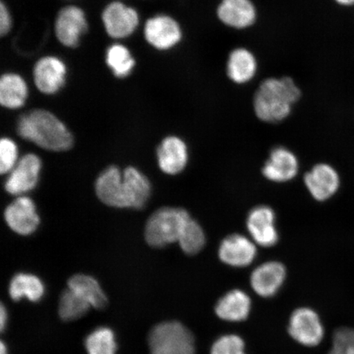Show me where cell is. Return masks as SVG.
Masks as SVG:
<instances>
[{"label": "cell", "instance_id": "obj_1", "mask_svg": "<svg viewBox=\"0 0 354 354\" xmlns=\"http://www.w3.org/2000/svg\"><path fill=\"white\" fill-rule=\"evenodd\" d=\"M16 131L21 139L48 151H68L74 144L68 126L46 108H33L21 113L17 119Z\"/></svg>", "mask_w": 354, "mask_h": 354}, {"label": "cell", "instance_id": "obj_2", "mask_svg": "<svg viewBox=\"0 0 354 354\" xmlns=\"http://www.w3.org/2000/svg\"><path fill=\"white\" fill-rule=\"evenodd\" d=\"M301 98L302 91L293 78L287 76L265 78L259 82L254 95L256 117L269 125L285 122Z\"/></svg>", "mask_w": 354, "mask_h": 354}, {"label": "cell", "instance_id": "obj_3", "mask_svg": "<svg viewBox=\"0 0 354 354\" xmlns=\"http://www.w3.org/2000/svg\"><path fill=\"white\" fill-rule=\"evenodd\" d=\"M144 39L158 54H168L183 43L185 33L183 24L174 15L157 12L144 24Z\"/></svg>", "mask_w": 354, "mask_h": 354}, {"label": "cell", "instance_id": "obj_4", "mask_svg": "<svg viewBox=\"0 0 354 354\" xmlns=\"http://www.w3.org/2000/svg\"><path fill=\"white\" fill-rule=\"evenodd\" d=\"M150 354H196V340L179 322L158 323L148 335Z\"/></svg>", "mask_w": 354, "mask_h": 354}, {"label": "cell", "instance_id": "obj_5", "mask_svg": "<svg viewBox=\"0 0 354 354\" xmlns=\"http://www.w3.org/2000/svg\"><path fill=\"white\" fill-rule=\"evenodd\" d=\"M190 216L179 207H165L154 212L145 225V240L150 246L163 248L178 241Z\"/></svg>", "mask_w": 354, "mask_h": 354}, {"label": "cell", "instance_id": "obj_6", "mask_svg": "<svg viewBox=\"0 0 354 354\" xmlns=\"http://www.w3.org/2000/svg\"><path fill=\"white\" fill-rule=\"evenodd\" d=\"M100 19L106 35L118 42L131 38L140 25L138 10L122 0H113L106 4Z\"/></svg>", "mask_w": 354, "mask_h": 354}, {"label": "cell", "instance_id": "obj_7", "mask_svg": "<svg viewBox=\"0 0 354 354\" xmlns=\"http://www.w3.org/2000/svg\"><path fill=\"white\" fill-rule=\"evenodd\" d=\"M90 24L84 8L77 4L69 3L56 13L54 33L57 41L70 50L77 48L88 32Z\"/></svg>", "mask_w": 354, "mask_h": 354}, {"label": "cell", "instance_id": "obj_8", "mask_svg": "<svg viewBox=\"0 0 354 354\" xmlns=\"http://www.w3.org/2000/svg\"><path fill=\"white\" fill-rule=\"evenodd\" d=\"M32 75L34 86L39 93L44 96H55L66 85L68 66L62 57L46 55L35 62Z\"/></svg>", "mask_w": 354, "mask_h": 354}, {"label": "cell", "instance_id": "obj_9", "mask_svg": "<svg viewBox=\"0 0 354 354\" xmlns=\"http://www.w3.org/2000/svg\"><path fill=\"white\" fill-rule=\"evenodd\" d=\"M216 15L225 28L243 32L254 28L259 12L254 0H220Z\"/></svg>", "mask_w": 354, "mask_h": 354}, {"label": "cell", "instance_id": "obj_10", "mask_svg": "<svg viewBox=\"0 0 354 354\" xmlns=\"http://www.w3.org/2000/svg\"><path fill=\"white\" fill-rule=\"evenodd\" d=\"M288 331L296 342L307 347L317 346L325 334L319 316L308 308H300L292 313Z\"/></svg>", "mask_w": 354, "mask_h": 354}, {"label": "cell", "instance_id": "obj_11", "mask_svg": "<svg viewBox=\"0 0 354 354\" xmlns=\"http://www.w3.org/2000/svg\"><path fill=\"white\" fill-rule=\"evenodd\" d=\"M259 73V57L250 48L237 46L229 53L225 63V74L234 85H250L258 77Z\"/></svg>", "mask_w": 354, "mask_h": 354}, {"label": "cell", "instance_id": "obj_12", "mask_svg": "<svg viewBox=\"0 0 354 354\" xmlns=\"http://www.w3.org/2000/svg\"><path fill=\"white\" fill-rule=\"evenodd\" d=\"M299 165L297 155L293 150L286 145H278L269 150L263 174L273 183H286L298 174Z\"/></svg>", "mask_w": 354, "mask_h": 354}, {"label": "cell", "instance_id": "obj_13", "mask_svg": "<svg viewBox=\"0 0 354 354\" xmlns=\"http://www.w3.org/2000/svg\"><path fill=\"white\" fill-rule=\"evenodd\" d=\"M189 145L183 136L167 135L157 148L159 167L165 174L177 175L183 171L189 161Z\"/></svg>", "mask_w": 354, "mask_h": 354}, {"label": "cell", "instance_id": "obj_14", "mask_svg": "<svg viewBox=\"0 0 354 354\" xmlns=\"http://www.w3.org/2000/svg\"><path fill=\"white\" fill-rule=\"evenodd\" d=\"M41 160L34 153L26 154L11 171L4 184L8 193L20 196L37 187L41 170Z\"/></svg>", "mask_w": 354, "mask_h": 354}, {"label": "cell", "instance_id": "obj_15", "mask_svg": "<svg viewBox=\"0 0 354 354\" xmlns=\"http://www.w3.org/2000/svg\"><path fill=\"white\" fill-rule=\"evenodd\" d=\"M246 225L252 239L259 245L269 248L278 242L276 214L271 207L266 205L255 207L248 215Z\"/></svg>", "mask_w": 354, "mask_h": 354}, {"label": "cell", "instance_id": "obj_16", "mask_svg": "<svg viewBox=\"0 0 354 354\" xmlns=\"http://www.w3.org/2000/svg\"><path fill=\"white\" fill-rule=\"evenodd\" d=\"M28 81L19 73L7 71L0 77V105L7 111H19L28 104L30 97Z\"/></svg>", "mask_w": 354, "mask_h": 354}, {"label": "cell", "instance_id": "obj_17", "mask_svg": "<svg viewBox=\"0 0 354 354\" xmlns=\"http://www.w3.org/2000/svg\"><path fill=\"white\" fill-rule=\"evenodd\" d=\"M221 262L234 268H245L256 259L254 243L240 234H233L221 241L218 249Z\"/></svg>", "mask_w": 354, "mask_h": 354}, {"label": "cell", "instance_id": "obj_18", "mask_svg": "<svg viewBox=\"0 0 354 354\" xmlns=\"http://www.w3.org/2000/svg\"><path fill=\"white\" fill-rule=\"evenodd\" d=\"M4 218L13 232L29 236L39 227V218L34 202L28 197H19L7 207Z\"/></svg>", "mask_w": 354, "mask_h": 354}, {"label": "cell", "instance_id": "obj_19", "mask_svg": "<svg viewBox=\"0 0 354 354\" xmlns=\"http://www.w3.org/2000/svg\"><path fill=\"white\" fill-rule=\"evenodd\" d=\"M286 268L281 263L267 262L257 268L250 277V284L257 295L263 298L276 295L284 284Z\"/></svg>", "mask_w": 354, "mask_h": 354}, {"label": "cell", "instance_id": "obj_20", "mask_svg": "<svg viewBox=\"0 0 354 354\" xmlns=\"http://www.w3.org/2000/svg\"><path fill=\"white\" fill-rule=\"evenodd\" d=\"M95 192L106 205L119 209L128 207L123 174L117 167L111 166L102 172L96 180Z\"/></svg>", "mask_w": 354, "mask_h": 354}, {"label": "cell", "instance_id": "obj_21", "mask_svg": "<svg viewBox=\"0 0 354 354\" xmlns=\"http://www.w3.org/2000/svg\"><path fill=\"white\" fill-rule=\"evenodd\" d=\"M304 183L316 201H325L337 192L339 177L333 167L326 163H319L305 175Z\"/></svg>", "mask_w": 354, "mask_h": 354}, {"label": "cell", "instance_id": "obj_22", "mask_svg": "<svg viewBox=\"0 0 354 354\" xmlns=\"http://www.w3.org/2000/svg\"><path fill=\"white\" fill-rule=\"evenodd\" d=\"M250 309L249 295L241 290H232L218 300L215 312L221 320L236 322L247 319Z\"/></svg>", "mask_w": 354, "mask_h": 354}, {"label": "cell", "instance_id": "obj_23", "mask_svg": "<svg viewBox=\"0 0 354 354\" xmlns=\"http://www.w3.org/2000/svg\"><path fill=\"white\" fill-rule=\"evenodd\" d=\"M123 183L128 207L143 209L151 196V184L147 177L129 167L123 172Z\"/></svg>", "mask_w": 354, "mask_h": 354}, {"label": "cell", "instance_id": "obj_24", "mask_svg": "<svg viewBox=\"0 0 354 354\" xmlns=\"http://www.w3.org/2000/svg\"><path fill=\"white\" fill-rule=\"evenodd\" d=\"M104 62L113 76L120 80L129 77L137 64L131 48L118 41H114L106 48Z\"/></svg>", "mask_w": 354, "mask_h": 354}, {"label": "cell", "instance_id": "obj_25", "mask_svg": "<svg viewBox=\"0 0 354 354\" xmlns=\"http://www.w3.org/2000/svg\"><path fill=\"white\" fill-rule=\"evenodd\" d=\"M68 286L74 293L86 300L91 307L99 310L107 307L109 304L107 295L94 277L77 274L69 279Z\"/></svg>", "mask_w": 354, "mask_h": 354}, {"label": "cell", "instance_id": "obj_26", "mask_svg": "<svg viewBox=\"0 0 354 354\" xmlns=\"http://www.w3.org/2000/svg\"><path fill=\"white\" fill-rule=\"evenodd\" d=\"M44 291L41 279L26 273H19L13 277L8 288L10 298L16 302L26 298L30 302L37 303L44 297Z\"/></svg>", "mask_w": 354, "mask_h": 354}, {"label": "cell", "instance_id": "obj_27", "mask_svg": "<svg viewBox=\"0 0 354 354\" xmlns=\"http://www.w3.org/2000/svg\"><path fill=\"white\" fill-rule=\"evenodd\" d=\"M88 354H117L118 344L114 332L107 326L97 327L85 339Z\"/></svg>", "mask_w": 354, "mask_h": 354}, {"label": "cell", "instance_id": "obj_28", "mask_svg": "<svg viewBox=\"0 0 354 354\" xmlns=\"http://www.w3.org/2000/svg\"><path fill=\"white\" fill-rule=\"evenodd\" d=\"M91 307L86 300L68 288L60 296L59 316L66 322L77 321L85 316Z\"/></svg>", "mask_w": 354, "mask_h": 354}, {"label": "cell", "instance_id": "obj_29", "mask_svg": "<svg viewBox=\"0 0 354 354\" xmlns=\"http://www.w3.org/2000/svg\"><path fill=\"white\" fill-rule=\"evenodd\" d=\"M177 242L185 254L194 255L205 247L206 236L201 225L190 218L185 225Z\"/></svg>", "mask_w": 354, "mask_h": 354}, {"label": "cell", "instance_id": "obj_30", "mask_svg": "<svg viewBox=\"0 0 354 354\" xmlns=\"http://www.w3.org/2000/svg\"><path fill=\"white\" fill-rule=\"evenodd\" d=\"M19 148L10 137H3L0 141V171L2 174L11 172L17 165Z\"/></svg>", "mask_w": 354, "mask_h": 354}, {"label": "cell", "instance_id": "obj_31", "mask_svg": "<svg viewBox=\"0 0 354 354\" xmlns=\"http://www.w3.org/2000/svg\"><path fill=\"white\" fill-rule=\"evenodd\" d=\"M328 354H354V329L342 327L336 330Z\"/></svg>", "mask_w": 354, "mask_h": 354}, {"label": "cell", "instance_id": "obj_32", "mask_svg": "<svg viewBox=\"0 0 354 354\" xmlns=\"http://www.w3.org/2000/svg\"><path fill=\"white\" fill-rule=\"evenodd\" d=\"M211 354H246L245 342L236 335L221 336L212 344Z\"/></svg>", "mask_w": 354, "mask_h": 354}, {"label": "cell", "instance_id": "obj_33", "mask_svg": "<svg viewBox=\"0 0 354 354\" xmlns=\"http://www.w3.org/2000/svg\"><path fill=\"white\" fill-rule=\"evenodd\" d=\"M12 12L6 0H0V37H6L12 32Z\"/></svg>", "mask_w": 354, "mask_h": 354}, {"label": "cell", "instance_id": "obj_34", "mask_svg": "<svg viewBox=\"0 0 354 354\" xmlns=\"http://www.w3.org/2000/svg\"><path fill=\"white\" fill-rule=\"evenodd\" d=\"M8 311L4 305L1 304V308H0V328H1V331L3 332L6 330L8 323Z\"/></svg>", "mask_w": 354, "mask_h": 354}, {"label": "cell", "instance_id": "obj_35", "mask_svg": "<svg viewBox=\"0 0 354 354\" xmlns=\"http://www.w3.org/2000/svg\"><path fill=\"white\" fill-rule=\"evenodd\" d=\"M336 6H338L344 10H351L354 8V0H332Z\"/></svg>", "mask_w": 354, "mask_h": 354}, {"label": "cell", "instance_id": "obj_36", "mask_svg": "<svg viewBox=\"0 0 354 354\" xmlns=\"http://www.w3.org/2000/svg\"><path fill=\"white\" fill-rule=\"evenodd\" d=\"M0 354H8V347L6 343L2 340L1 344H0Z\"/></svg>", "mask_w": 354, "mask_h": 354}]
</instances>
